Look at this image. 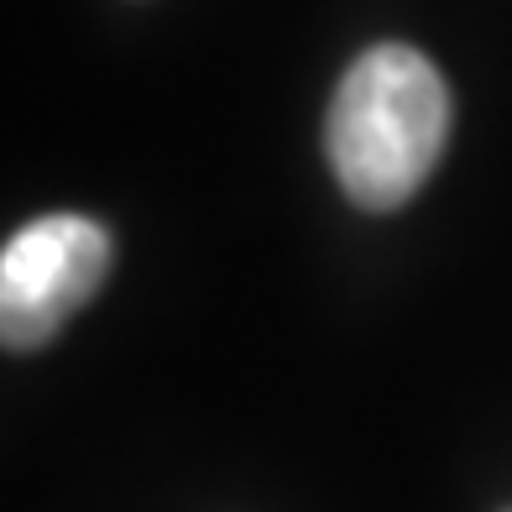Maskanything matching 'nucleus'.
Here are the masks:
<instances>
[{"label":"nucleus","instance_id":"nucleus-2","mask_svg":"<svg viewBox=\"0 0 512 512\" xmlns=\"http://www.w3.org/2000/svg\"><path fill=\"white\" fill-rule=\"evenodd\" d=\"M110 272V230L84 215H42L0 251V335L37 351L74 319Z\"/></svg>","mask_w":512,"mask_h":512},{"label":"nucleus","instance_id":"nucleus-1","mask_svg":"<svg viewBox=\"0 0 512 512\" xmlns=\"http://www.w3.org/2000/svg\"><path fill=\"white\" fill-rule=\"evenodd\" d=\"M450 142V89L439 68L403 42L366 48L330 100L324 152L361 209L408 204Z\"/></svg>","mask_w":512,"mask_h":512}]
</instances>
